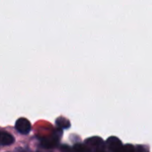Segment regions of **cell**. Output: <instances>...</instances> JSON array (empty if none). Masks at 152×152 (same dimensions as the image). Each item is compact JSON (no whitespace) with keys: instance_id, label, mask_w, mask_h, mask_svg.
Wrapping results in <instances>:
<instances>
[{"instance_id":"1","label":"cell","mask_w":152,"mask_h":152,"mask_svg":"<svg viewBox=\"0 0 152 152\" xmlns=\"http://www.w3.org/2000/svg\"><path fill=\"white\" fill-rule=\"evenodd\" d=\"M86 146L89 149L90 152H92V150H94V152H102L103 148V141L100 137H91L86 141Z\"/></svg>"},{"instance_id":"2","label":"cell","mask_w":152,"mask_h":152,"mask_svg":"<svg viewBox=\"0 0 152 152\" xmlns=\"http://www.w3.org/2000/svg\"><path fill=\"white\" fill-rule=\"evenodd\" d=\"M15 128L16 130L21 134H27L30 132V129H31V125H30V122L25 118H19L16 123H15Z\"/></svg>"},{"instance_id":"3","label":"cell","mask_w":152,"mask_h":152,"mask_svg":"<svg viewBox=\"0 0 152 152\" xmlns=\"http://www.w3.org/2000/svg\"><path fill=\"white\" fill-rule=\"evenodd\" d=\"M106 145L108 149L112 152H120L122 150L123 144L121 141L116 136H110L106 141Z\"/></svg>"},{"instance_id":"4","label":"cell","mask_w":152,"mask_h":152,"mask_svg":"<svg viewBox=\"0 0 152 152\" xmlns=\"http://www.w3.org/2000/svg\"><path fill=\"white\" fill-rule=\"evenodd\" d=\"M13 142L14 138L12 134L5 132H0V146H9Z\"/></svg>"},{"instance_id":"5","label":"cell","mask_w":152,"mask_h":152,"mask_svg":"<svg viewBox=\"0 0 152 152\" xmlns=\"http://www.w3.org/2000/svg\"><path fill=\"white\" fill-rule=\"evenodd\" d=\"M56 124L58 125L59 127H61V129H66L68 127H69L70 124H69V121L64 118H59L57 120H56Z\"/></svg>"},{"instance_id":"6","label":"cell","mask_w":152,"mask_h":152,"mask_svg":"<svg viewBox=\"0 0 152 152\" xmlns=\"http://www.w3.org/2000/svg\"><path fill=\"white\" fill-rule=\"evenodd\" d=\"M72 152H90V151H89V149L86 145L77 144L72 149Z\"/></svg>"},{"instance_id":"7","label":"cell","mask_w":152,"mask_h":152,"mask_svg":"<svg viewBox=\"0 0 152 152\" xmlns=\"http://www.w3.org/2000/svg\"><path fill=\"white\" fill-rule=\"evenodd\" d=\"M120 152H135V148L131 144H126L122 147V150Z\"/></svg>"}]
</instances>
